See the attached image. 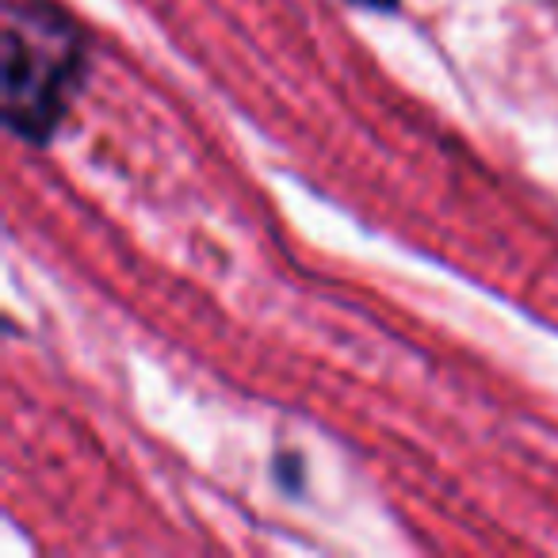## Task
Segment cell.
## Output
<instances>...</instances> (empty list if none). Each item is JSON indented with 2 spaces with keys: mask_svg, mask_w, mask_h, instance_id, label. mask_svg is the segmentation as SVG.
Wrapping results in <instances>:
<instances>
[{
  "mask_svg": "<svg viewBox=\"0 0 558 558\" xmlns=\"http://www.w3.org/2000/svg\"><path fill=\"white\" fill-rule=\"evenodd\" d=\"M0 70L4 126L24 142H47L62 126L85 81V43L77 27L50 4H9Z\"/></svg>",
  "mask_w": 558,
  "mask_h": 558,
  "instance_id": "obj_1",
  "label": "cell"
}]
</instances>
